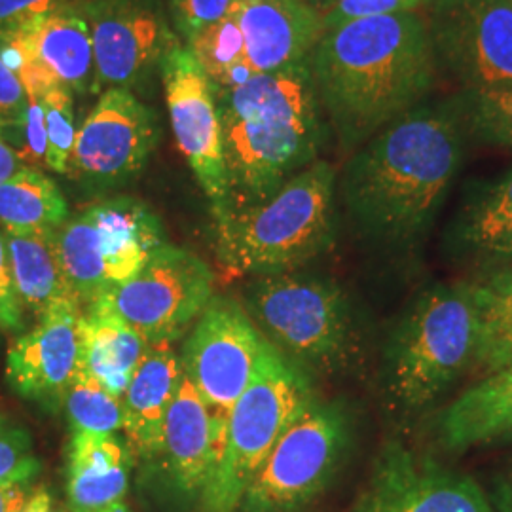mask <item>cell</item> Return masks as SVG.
I'll use <instances>...</instances> for the list:
<instances>
[{
  "label": "cell",
  "mask_w": 512,
  "mask_h": 512,
  "mask_svg": "<svg viewBox=\"0 0 512 512\" xmlns=\"http://www.w3.org/2000/svg\"><path fill=\"white\" fill-rule=\"evenodd\" d=\"M310 69L330 126L355 148L416 109L435 82L437 52L425 16L401 12L327 29Z\"/></svg>",
  "instance_id": "cell-1"
},
{
  "label": "cell",
  "mask_w": 512,
  "mask_h": 512,
  "mask_svg": "<svg viewBox=\"0 0 512 512\" xmlns=\"http://www.w3.org/2000/svg\"><path fill=\"white\" fill-rule=\"evenodd\" d=\"M461 158L456 109L416 107L351 156L340 183L342 200L366 236L408 247L431 226Z\"/></svg>",
  "instance_id": "cell-2"
},
{
  "label": "cell",
  "mask_w": 512,
  "mask_h": 512,
  "mask_svg": "<svg viewBox=\"0 0 512 512\" xmlns=\"http://www.w3.org/2000/svg\"><path fill=\"white\" fill-rule=\"evenodd\" d=\"M215 93L228 211L270 200L294 175L317 162L325 133L310 61L255 74L238 88Z\"/></svg>",
  "instance_id": "cell-3"
},
{
  "label": "cell",
  "mask_w": 512,
  "mask_h": 512,
  "mask_svg": "<svg viewBox=\"0 0 512 512\" xmlns=\"http://www.w3.org/2000/svg\"><path fill=\"white\" fill-rule=\"evenodd\" d=\"M336 171L317 160L266 202L213 217L211 243L234 274H289L334 239Z\"/></svg>",
  "instance_id": "cell-4"
},
{
  "label": "cell",
  "mask_w": 512,
  "mask_h": 512,
  "mask_svg": "<svg viewBox=\"0 0 512 512\" xmlns=\"http://www.w3.org/2000/svg\"><path fill=\"white\" fill-rule=\"evenodd\" d=\"M243 306L264 340L302 372L332 376L355 365L361 336L344 291L308 275H262Z\"/></svg>",
  "instance_id": "cell-5"
},
{
  "label": "cell",
  "mask_w": 512,
  "mask_h": 512,
  "mask_svg": "<svg viewBox=\"0 0 512 512\" xmlns=\"http://www.w3.org/2000/svg\"><path fill=\"white\" fill-rule=\"evenodd\" d=\"M475 308L467 285L421 294L385 348V393L401 412L435 403L475 361Z\"/></svg>",
  "instance_id": "cell-6"
},
{
  "label": "cell",
  "mask_w": 512,
  "mask_h": 512,
  "mask_svg": "<svg viewBox=\"0 0 512 512\" xmlns=\"http://www.w3.org/2000/svg\"><path fill=\"white\" fill-rule=\"evenodd\" d=\"M313 401L306 372L264 342L255 376L234 404L209 480L202 512H236L275 442Z\"/></svg>",
  "instance_id": "cell-7"
},
{
  "label": "cell",
  "mask_w": 512,
  "mask_h": 512,
  "mask_svg": "<svg viewBox=\"0 0 512 512\" xmlns=\"http://www.w3.org/2000/svg\"><path fill=\"white\" fill-rule=\"evenodd\" d=\"M165 243L160 217L128 196L93 203L54 230L59 268L82 306L139 274Z\"/></svg>",
  "instance_id": "cell-8"
},
{
  "label": "cell",
  "mask_w": 512,
  "mask_h": 512,
  "mask_svg": "<svg viewBox=\"0 0 512 512\" xmlns=\"http://www.w3.org/2000/svg\"><path fill=\"white\" fill-rule=\"evenodd\" d=\"M351 437L340 404L311 401L275 442L241 499V512H298L325 492Z\"/></svg>",
  "instance_id": "cell-9"
},
{
  "label": "cell",
  "mask_w": 512,
  "mask_h": 512,
  "mask_svg": "<svg viewBox=\"0 0 512 512\" xmlns=\"http://www.w3.org/2000/svg\"><path fill=\"white\" fill-rule=\"evenodd\" d=\"M213 291L215 275L209 264L192 251L165 243L139 274L95 300L116 313L147 346H173L194 327Z\"/></svg>",
  "instance_id": "cell-10"
},
{
  "label": "cell",
  "mask_w": 512,
  "mask_h": 512,
  "mask_svg": "<svg viewBox=\"0 0 512 512\" xmlns=\"http://www.w3.org/2000/svg\"><path fill=\"white\" fill-rule=\"evenodd\" d=\"M264 342L247 310L230 296H213L184 342L181 368L209 410L215 456L232 408L255 376Z\"/></svg>",
  "instance_id": "cell-11"
},
{
  "label": "cell",
  "mask_w": 512,
  "mask_h": 512,
  "mask_svg": "<svg viewBox=\"0 0 512 512\" xmlns=\"http://www.w3.org/2000/svg\"><path fill=\"white\" fill-rule=\"evenodd\" d=\"M160 141L154 110L124 88H109L76 129L67 175L92 190L135 179Z\"/></svg>",
  "instance_id": "cell-12"
},
{
  "label": "cell",
  "mask_w": 512,
  "mask_h": 512,
  "mask_svg": "<svg viewBox=\"0 0 512 512\" xmlns=\"http://www.w3.org/2000/svg\"><path fill=\"white\" fill-rule=\"evenodd\" d=\"M160 71L179 150L211 203L213 217H220L230 207V192L215 86L181 44L164 55Z\"/></svg>",
  "instance_id": "cell-13"
},
{
  "label": "cell",
  "mask_w": 512,
  "mask_h": 512,
  "mask_svg": "<svg viewBox=\"0 0 512 512\" xmlns=\"http://www.w3.org/2000/svg\"><path fill=\"white\" fill-rule=\"evenodd\" d=\"M429 33L437 57L465 90L512 86V4L509 0H433Z\"/></svg>",
  "instance_id": "cell-14"
},
{
  "label": "cell",
  "mask_w": 512,
  "mask_h": 512,
  "mask_svg": "<svg viewBox=\"0 0 512 512\" xmlns=\"http://www.w3.org/2000/svg\"><path fill=\"white\" fill-rule=\"evenodd\" d=\"M351 512H495L473 476L387 442Z\"/></svg>",
  "instance_id": "cell-15"
},
{
  "label": "cell",
  "mask_w": 512,
  "mask_h": 512,
  "mask_svg": "<svg viewBox=\"0 0 512 512\" xmlns=\"http://www.w3.org/2000/svg\"><path fill=\"white\" fill-rule=\"evenodd\" d=\"M80 10L92 35L93 92L133 88L179 44L150 0H88Z\"/></svg>",
  "instance_id": "cell-16"
},
{
  "label": "cell",
  "mask_w": 512,
  "mask_h": 512,
  "mask_svg": "<svg viewBox=\"0 0 512 512\" xmlns=\"http://www.w3.org/2000/svg\"><path fill=\"white\" fill-rule=\"evenodd\" d=\"M82 317L84 306L76 298H63L10 344L6 382L21 399L50 412L63 408L78 368Z\"/></svg>",
  "instance_id": "cell-17"
},
{
  "label": "cell",
  "mask_w": 512,
  "mask_h": 512,
  "mask_svg": "<svg viewBox=\"0 0 512 512\" xmlns=\"http://www.w3.org/2000/svg\"><path fill=\"white\" fill-rule=\"evenodd\" d=\"M0 38L14 42L25 55V69L19 74L25 92L42 97L54 86L73 93L93 90L92 35L80 8L65 4L16 35Z\"/></svg>",
  "instance_id": "cell-18"
},
{
  "label": "cell",
  "mask_w": 512,
  "mask_h": 512,
  "mask_svg": "<svg viewBox=\"0 0 512 512\" xmlns=\"http://www.w3.org/2000/svg\"><path fill=\"white\" fill-rule=\"evenodd\" d=\"M232 8L255 74L308 63L327 31L323 12L300 0H234Z\"/></svg>",
  "instance_id": "cell-19"
},
{
  "label": "cell",
  "mask_w": 512,
  "mask_h": 512,
  "mask_svg": "<svg viewBox=\"0 0 512 512\" xmlns=\"http://www.w3.org/2000/svg\"><path fill=\"white\" fill-rule=\"evenodd\" d=\"M213 458L215 446L209 410L183 372L175 399L165 416L154 461L179 494L196 499L209 480Z\"/></svg>",
  "instance_id": "cell-20"
},
{
  "label": "cell",
  "mask_w": 512,
  "mask_h": 512,
  "mask_svg": "<svg viewBox=\"0 0 512 512\" xmlns=\"http://www.w3.org/2000/svg\"><path fill=\"white\" fill-rule=\"evenodd\" d=\"M181 378V359L171 344L148 346L122 395V433L133 458H156L165 416Z\"/></svg>",
  "instance_id": "cell-21"
},
{
  "label": "cell",
  "mask_w": 512,
  "mask_h": 512,
  "mask_svg": "<svg viewBox=\"0 0 512 512\" xmlns=\"http://www.w3.org/2000/svg\"><path fill=\"white\" fill-rule=\"evenodd\" d=\"M133 454L118 435L73 433L67 497L73 512H112L128 494Z\"/></svg>",
  "instance_id": "cell-22"
},
{
  "label": "cell",
  "mask_w": 512,
  "mask_h": 512,
  "mask_svg": "<svg viewBox=\"0 0 512 512\" xmlns=\"http://www.w3.org/2000/svg\"><path fill=\"white\" fill-rule=\"evenodd\" d=\"M437 433L450 452L511 437L512 365L488 374L448 404L437 421Z\"/></svg>",
  "instance_id": "cell-23"
},
{
  "label": "cell",
  "mask_w": 512,
  "mask_h": 512,
  "mask_svg": "<svg viewBox=\"0 0 512 512\" xmlns=\"http://www.w3.org/2000/svg\"><path fill=\"white\" fill-rule=\"evenodd\" d=\"M147 348L145 340L101 302L84 306L78 368L114 397L122 399Z\"/></svg>",
  "instance_id": "cell-24"
},
{
  "label": "cell",
  "mask_w": 512,
  "mask_h": 512,
  "mask_svg": "<svg viewBox=\"0 0 512 512\" xmlns=\"http://www.w3.org/2000/svg\"><path fill=\"white\" fill-rule=\"evenodd\" d=\"M12 279L23 310L42 317L63 298H76L55 255L54 232H4Z\"/></svg>",
  "instance_id": "cell-25"
},
{
  "label": "cell",
  "mask_w": 512,
  "mask_h": 512,
  "mask_svg": "<svg viewBox=\"0 0 512 512\" xmlns=\"http://www.w3.org/2000/svg\"><path fill=\"white\" fill-rule=\"evenodd\" d=\"M475 308V361L480 372L494 374L512 365V264L467 285Z\"/></svg>",
  "instance_id": "cell-26"
},
{
  "label": "cell",
  "mask_w": 512,
  "mask_h": 512,
  "mask_svg": "<svg viewBox=\"0 0 512 512\" xmlns=\"http://www.w3.org/2000/svg\"><path fill=\"white\" fill-rule=\"evenodd\" d=\"M69 219L59 186L42 171L21 167L0 184V226L4 232H54Z\"/></svg>",
  "instance_id": "cell-27"
},
{
  "label": "cell",
  "mask_w": 512,
  "mask_h": 512,
  "mask_svg": "<svg viewBox=\"0 0 512 512\" xmlns=\"http://www.w3.org/2000/svg\"><path fill=\"white\" fill-rule=\"evenodd\" d=\"M459 236L478 255L512 260V169L465 209Z\"/></svg>",
  "instance_id": "cell-28"
},
{
  "label": "cell",
  "mask_w": 512,
  "mask_h": 512,
  "mask_svg": "<svg viewBox=\"0 0 512 512\" xmlns=\"http://www.w3.org/2000/svg\"><path fill=\"white\" fill-rule=\"evenodd\" d=\"M188 44L203 73L215 86V92H226L245 84L255 76L247 57L245 42L234 8L224 18L205 27Z\"/></svg>",
  "instance_id": "cell-29"
},
{
  "label": "cell",
  "mask_w": 512,
  "mask_h": 512,
  "mask_svg": "<svg viewBox=\"0 0 512 512\" xmlns=\"http://www.w3.org/2000/svg\"><path fill=\"white\" fill-rule=\"evenodd\" d=\"M63 406L73 433L118 435L122 431V399L80 368H76Z\"/></svg>",
  "instance_id": "cell-30"
},
{
  "label": "cell",
  "mask_w": 512,
  "mask_h": 512,
  "mask_svg": "<svg viewBox=\"0 0 512 512\" xmlns=\"http://www.w3.org/2000/svg\"><path fill=\"white\" fill-rule=\"evenodd\" d=\"M454 109L461 126L476 139L495 147L512 148V86L465 90L456 99Z\"/></svg>",
  "instance_id": "cell-31"
},
{
  "label": "cell",
  "mask_w": 512,
  "mask_h": 512,
  "mask_svg": "<svg viewBox=\"0 0 512 512\" xmlns=\"http://www.w3.org/2000/svg\"><path fill=\"white\" fill-rule=\"evenodd\" d=\"M40 99L44 107L48 137L46 167L59 175H67L76 139L73 92L65 86H54Z\"/></svg>",
  "instance_id": "cell-32"
},
{
  "label": "cell",
  "mask_w": 512,
  "mask_h": 512,
  "mask_svg": "<svg viewBox=\"0 0 512 512\" xmlns=\"http://www.w3.org/2000/svg\"><path fill=\"white\" fill-rule=\"evenodd\" d=\"M40 473V459L23 425L0 414V484L29 486Z\"/></svg>",
  "instance_id": "cell-33"
},
{
  "label": "cell",
  "mask_w": 512,
  "mask_h": 512,
  "mask_svg": "<svg viewBox=\"0 0 512 512\" xmlns=\"http://www.w3.org/2000/svg\"><path fill=\"white\" fill-rule=\"evenodd\" d=\"M423 4L425 0H334L323 16L327 29H332L355 19L416 12Z\"/></svg>",
  "instance_id": "cell-34"
},
{
  "label": "cell",
  "mask_w": 512,
  "mask_h": 512,
  "mask_svg": "<svg viewBox=\"0 0 512 512\" xmlns=\"http://www.w3.org/2000/svg\"><path fill=\"white\" fill-rule=\"evenodd\" d=\"M234 0H171V16L177 33L190 42L205 27L224 18Z\"/></svg>",
  "instance_id": "cell-35"
},
{
  "label": "cell",
  "mask_w": 512,
  "mask_h": 512,
  "mask_svg": "<svg viewBox=\"0 0 512 512\" xmlns=\"http://www.w3.org/2000/svg\"><path fill=\"white\" fill-rule=\"evenodd\" d=\"M27 95V112L25 120L19 126L21 131V145L16 154L19 162L25 167L38 169L40 165H46V152H48V137H46V118L42 99L37 93L25 92Z\"/></svg>",
  "instance_id": "cell-36"
},
{
  "label": "cell",
  "mask_w": 512,
  "mask_h": 512,
  "mask_svg": "<svg viewBox=\"0 0 512 512\" xmlns=\"http://www.w3.org/2000/svg\"><path fill=\"white\" fill-rule=\"evenodd\" d=\"M61 6H65L63 0H0V37L16 35Z\"/></svg>",
  "instance_id": "cell-37"
},
{
  "label": "cell",
  "mask_w": 512,
  "mask_h": 512,
  "mask_svg": "<svg viewBox=\"0 0 512 512\" xmlns=\"http://www.w3.org/2000/svg\"><path fill=\"white\" fill-rule=\"evenodd\" d=\"M0 329L16 334L25 330V310L14 287L4 232H0Z\"/></svg>",
  "instance_id": "cell-38"
},
{
  "label": "cell",
  "mask_w": 512,
  "mask_h": 512,
  "mask_svg": "<svg viewBox=\"0 0 512 512\" xmlns=\"http://www.w3.org/2000/svg\"><path fill=\"white\" fill-rule=\"evenodd\" d=\"M27 112V95L16 74L0 59V118L4 124L19 128Z\"/></svg>",
  "instance_id": "cell-39"
},
{
  "label": "cell",
  "mask_w": 512,
  "mask_h": 512,
  "mask_svg": "<svg viewBox=\"0 0 512 512\" xmlns=\"http://www.w3.org/2000/svg\"><path fill=\"white\" fill-rule=\"evenodd\" d=\"M29 501L27 486L0 484V512H23Z\"/></svg>",
  "instance_id": "cell-40"
},
{
  "label": "cell",
  "mask_w": 512,
  "mask_h": 512,
  "mask_svg": "<svg viewBox=\"0 0 512 512\" xmlns=\"http://www.w3.org/2000/svg\"><path fill=\"white\" fill-rule=\"evenodd\" d=\"M25 165L19 162L18 154L0 139V184L6 183L12 175H16Z\"/></svg>",
  "instance_id": "cell-41"
},
{
  "label": "cell",
  "mask_w": 512,
  "mask_h": 512,
  "mask_svg": "<svg viewBox=\"0 0 512 512\" xmlns=\"http://www.w3.org/2000/svg\"><path fill=\"white\" fill-rule=\"evenodd\" d=\"M497 512H512V473L495 482L494 503Z\"/></svg>",
  "instance_id": "cell-42"
},
{
  "label": "cell",
  "mask_w": 512,
  "mask_h": 512,
  "mask_svg": "<svg viewBox=\"0 0 512 512\" xmlns=\"http://www.w3.org/2000/svg\"><path fill=\"white\" fill-rule=\"evenodd\" d=\"M23 512H54L52 499L46 490H38L37 494L31 495Z\"/></svg>",
  "instance_id": "cell-43"
},
{
  "label": "cell",
  "mask_w": 512,
  "mask_h": 512,
  "mask_svg": "<svg viewBox=\"0 0 512 512\" xmlns=\"http://www.w3.org/2000/svg\"><path fill=\"white\" fill-rule=\"evenodd\" d=\"M300 2H306V4H310V6L317 8L319 12H323V14H325V10L329 8L330 4H332L334 0H300Z\"/></svg>",
  "instance_id": "cell-44"
},
{
  "label": "cell",
  "mask_w": 512,
  "mask_h": 512,
  "mask_svg": "<svg viewBox=\"0 0 512 512\" xmlns=\"http://www.w3.org/2000/svg\"><path fill=\"white\" fill-rule=\"evenodd\" d=\"M112 512H129V509L126 507V505H120L118 509H114Z\"/></svg>",
  "instance_id": "cell-45"
},
{
  "label": "cell",
  "mask_w": 512,
  "mask_h": 512,
  "mask_svg": "<svg viewBox=\"0 0 512 512\" xmlns=\"http://www.w3.org/2000/svg\"><path fill=\"white\" fill-rule=\"evenodd\" d=\"M2 128H4V120L0 118V133H2Z\"/></svg>",
  "instance_id": "cell-46"
},
{
  "label": "cell",
  "mask_w": 512,
  "mask_h": 512,
  "mask_svg": "<svg viewBox=\"0 0 512 512\" xmlns=\"http://www.w3.org/2000/svg\"><path fill=\"white\" fill-rule=\"evenodd\" d=\"M505 442H512V435L511 437H507V440H505Z\"/></svg>",
  "instance_id": "cell-47"
},
{
  "label": "cell",
  "mask_w": 512,
  "mask_h": 512,
  "mask_svg": "<svg viewBox=\"0 0 512 512\" xmlns=\"http://www.w3.org/2000/svg\"><path fill=\"white\" fill-rule=\"evenodd\" d=\"M429 2H433V0H425V6H427V4H429Z\"/></svg>",
  "instance_id": "cell-48"
},
{
  "label": "cell",
  "mask_w": 512,
  "mask_h": 512,
  "mask_svg": "<svg viewBox=\"0 0 512 512\" xmlns=\"http://www.w3.org/2000/svg\"><path fill=\"white\" fill-rule=\"evenodd\" d=\"M509 2H511V4H512V0H509Z\"/></svg>",
  "instance_id": "cell-49"
}]
</instances>
